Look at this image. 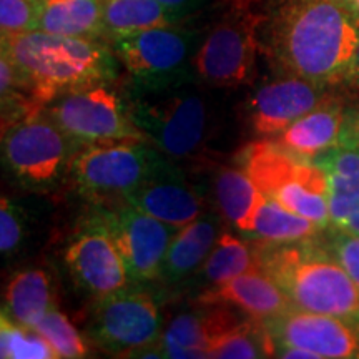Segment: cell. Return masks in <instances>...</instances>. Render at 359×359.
<instances>
[{
	"label": "cell",
	"instance_id": "obj_1",
	"mask_svg": "<svg viewBox=\"0 0 359 359\" xmlns=\"http://www.w3.org/2000/svg\"><path fill=\"white\" fill-rule=\"evenodd\" d=\"M259 52L281 77L341 87L358 40V22L336 0H255Z\"/></svg>",
	"mask_w": 359,
	"mask_h": 359
},
{
	"label": "cell",
	"instance_id": "obj_2",
	"mask_svg": "<svg viewBox=\"0 0 359 359\" xmlns=\"http://www.w3.org/2000/svg\"><path fill=\"white\" fill-rule=\"evenodd\" d=\"M0 48L20 72L37 111L58 97L118 77L120 62L105 40L29 30L0 35Z\"/></svg>",
	"mask_w": 359,
	"mask_h": 359
},
{
	"label": "cell",
	"instance_id": "obj_3",
	"mask_svg": "<svg viewBox=\"0 0 359 359\" xmlns=\"http://www.w3.org/2000/svg\"><path fill=\"white\" fill-rule=\"evenodd\" d=\"M257 264L280 286L293 308L359 323V290L325 243L257 241Z\"/></svg>",
	"mask_w": 359,
	"mask_h": 359
},
{
	"label": "cell",
	"instance_id": "obj_4",
	"mask_svg": "<svg viewBox=\"0 0 359 359\" xmlns=\"http://www.w3.org/2000/svg\"><path fill=\"white\" fill-rule=\"evenodd\" d=\"M130 115L148 143L175 163L198 161L218 132V114L196 80L155 92H133Z\"/></svg>",
	"mask_w": 359,
	"mask_h": 359
},
{
	"label": "cell",
	"instance_id": "obj_5",
	"mask_svg": "<svg viewBox=\"0 0 359 359\" xmlns=\"http://www.w3.org/2000/svg\"><path fill=\"white\" fill-rule=\"evenodd\" d=\"M224 11L200 35L191 57L193 79L206 88H238L258 75L262 15L255 0H223Z\"/></svg>",
	"mask_w": 359,
	"mask_h": 359
},
{
	"label": "cell",
	"instance_id": "obj_6",
	"mask_svg": "<svg viewBox=\"0 0 359 359\" xmlns=\"http://www.w3.org/2000/svg\"><path fill=\"white\" fill-rule=\"evenodd\" d=\"M201 32L185 24L158 27L111 42L133 92H155L191 82V57Z\"/></svg>",
	"mask_w": 359,
	"mask_h": 359
},
{
	"label": "cell",
	"instance_id": "obj_7",
	"mask_svg": "<svg viewBox=\"0 0 359 359\" xmlns=\"http://www.w3.org/2000/svg\"><path fill=\"white\" fill-rule=\"evenodd\" d=\"M79 145L45 110L20 118L4 133V167L22 187L47 191L69 177Z\"/></svg>",
	"mask_w": 359,
	"mask_h": 359
},
{
	"label": "cell",
	"instance_id": "obj_8",
	"mask_svg": "<svg viewBox=\"0 0 359 359\" xmlns=\"http://www.w3.org/2000/svg\"><path fill=\"white\" fill-rule=\"evenodd\" d=\"M158 150L147 142L80 147L74 155L69 178L85 198L115 208L142 185Z\"/></svg>",
	"mask_w": 359,
	"mask_h": 359
},
{
	"label": "cell",
	"instance_id": "obj_9",
	"mask_svg": "<svg viewBox=\"0 0 359 359\" xmlns=\"http://www.w3.org/2000/svg\"><path fill=\"white\" fill-rule=\"evenodd\" d=\"M100 83L55 98L45 111L79 147L147 142L130 115L128 100Z\"/></svg>",
	"mask_w": 359,
	"mask_h": 359
},
{
	"label": "cell",
	"instance_id": "obj_10",
	"mask_svg": "<svg viewBox=\"0 0 359 359\" xmlns=\"http://www.w3.org/2000/svg\"><path fill=\"white\" fill-rule=\"evenodd\" d=\"M93 341L105 351L163 358L160 349L161 313L150 293L123 288L100 298L92 323Z\"/></svg>",
	"mask_w": 359,
	"mask_h": 359
},
{
	"label": "cell",
	"instance_id": "obj_11",
	"mask_svg": "<svg viewBox=\"0 0 359 359\" xmlns=\"http://www.w3.org/2000/svg\"><path fill=\"white\" fill-rule=\"evenodd\" d=\"M114 236L132 283L154 281L161 275L165 255L178 228L130 205L98 213Z\"/></svg>",
	"mask_w": 359,
	"mask_h": 359
},
{
	"label": "cell",
	"instance_id": "obj_12",
	"mask_svg": "<svg viewBox=\"0 0 359 359\" xmlns=\"http://www.w3.org/2000/svg\"><path fill=\"white\" fill-rule=\"evenodd\" d=\"M333 88L298 77H281L262 85L245 102L246 128L257 140L275 138L308 111L334 98Z\"/></svg>",
	"mask_w": 359,
	"mask_h": 359
},
{
	"label": "cell",
	"instance_id": "obj_13",
	"mask_svg": "<svg viewBox=\"0 0 359 359\" xmlns=\"http://www.w3.org/2000/svg\"><path fill=\"white\" fill-rule=\"evenodd\" d=\"M65 263L77 286L98 299L132 283L114 236L100 215L90 218L74 236L65 250Z\"/></svg>",
	"mask_w": 359,
	"mask_h": 359
},
{
	"label": "cell",
	"instance_id": "obj_14",
	"mask_svg": "<svg viewBox=\"0 0 359 359\" xmlns=\"http://www.w3.org/2000/svg\"><path fill=\"white\" fill-rule=\"evenodd\" d=\"M273 343L306 349L318 359H359V323L291 308L264 320Z\"/></svg>",
	"mask_w": 359,
	"mask_h": 359
},
{
	"label": "cell",
	"instance_id": "obj_15",
	"mask_svg": "<svg viewBox=\"0 0 359 359\" xmlns=\"http://www.w3.org/2000/svg\"><path fill=\"white\" fill-rule=\"evenodd\" d=\"M127 205L180 228L203 213L205 201L183 170L158 151L142 185L127 198Z\"/></svg>",
	"mask_w": 359,
	"mask_h": 359
},
{
	"label": "cell",
	"instance_id": "obj_16",
	"mask_svg": "<svg viewBox=\"0 0 359 359\" xmlns=\"http://www.w3.org/2000/svg\"><path fill=\"white\" fill-rule=\"evenodd\" d=\"M201 309L180 313L160 336L163 358L198 359L208 358L215 341L241 325L240 314L226 304H201Z\"/></svg>",
	"mask_w": 359,
	"mask_h": 359
},
{
	"label": "cell",
	"instance_id": "obj_17",
	"mask_svg": "<svg viewBox=\"0 0 359 359\" xmlns=\"http://www.w3.org/2000/svg\"><path fill=\"white\" fill-rule=\"evenodd\" d=\"M200 304H226L255 320H269L290 311L293 304L280 286L259 268L241 273L198 296Z\"/></svg>",
	"mask_w": 359,
	"mask_h": 359
},
{
	"label": "cell",
	"instance_id": "obj_18",
	"mask_svg": "<svg viewBox=\"0 0 359 359\" xmlns=\"http://www.w3.org/2000/svg\"><path fill=\"white\" fill-rule=\"evenodd\" d=\"M344 107L338 97L308 111L285 128L275 138L278 145L303 160L313 161L327 150L339 145L344 125Z\"/></svg>",
	"mask_w": 359,
	"mask_h": 359
},
{
	"label": "cell",
	"instance_id": "obj_19",
	"mask_svg": "<svg viewBox=\"0 0 359 359\" xmlns=\"http://www.w3.org/2000/svg\"><path fill=\"white\" fill-rule=\"evenodd\" d=\"M219 222L212 213H201L180 226L165 255L160 278L165 283H180L203 266L219 235Z\"/></svg>",
	"mask_w": 359,
	"mask_h": 359
},
{
	"label": "cell",
	"instance_id": "obj_20",
	"mask_svg": "<svg viewBox=\"0 0 359 359\" xmlns=\"http://www.w3.org/2000/svg\"><path fill=\"white\" fill-rule=\"evenodd\" d=\"M35 30L65 37L105 40L103 0H39Z\"/></svg>",
	"mask_w": 359,
	"mask_h": 359
},
{
	"label": "cell",
	"instance_id": "obj_21",
	"mask_svg": "<svg viewBox=\"0 0 359 359\" xmlns=\"http://www.w3.org/2000/svg\"><path fill=\"white\" fill-rule=\"evenodd\" d=\"M219 213L240 231L248 233L259 205L266 196L241 167H219L213 180Z\"/></svg>",
	"mask_w": 359,
	"mask_h": 359
},
{
	"label": "cell",
	"instance_id": "obj_22",
	"mask_svg": "<svg viewBox=\"0 0 359 359\" xmlns=\"http://www.w3.org/2000/svg\"><path fill=\"white\" fill-rule=\"evenodd\" d=\"M7 308L19 326L34 327L55 308L52 278L45 269H22L11 278L6 291Z\"/></svg>",
	"mask_w": 359,
	"mask_h": 359
},
{
	"label": "cell",
	"instance_id": "obj_23",
	"mask_svg": "<svg viewBox=\"0 0 359 359\" xmlns=\"http://www.w3.org/2000/svg\"><path fill=\"white\" fill-rule=\"evenodd\" d=\"M185 24L158 0H103V30L109 43L125 35Z\"/></svg>",
	"mask_w": 359,
	"mask_h": 359
},
{
	"label": "cell",
	"instance_id": "obj_24",
	"mask_svg": "<svg viewBox=\"0 0 359 359\" xmlns=\"http://www.w3.org/2000/svg\"><path fill=\"white\" fill-rule=\"evenodd\" d=\"M323 230L325 226L290 212L266 196L259 205L248 233L266 241H299L318 238Z\"/></svg>",
	"mask_w": 359,
	"mask_h": 359
},
{
	"label": "cell",
	"instance_id": "obj_25",
	"mask_svg": "<svg viewBox=\"0 0 359 359\" xmlns=\"http://www.w3.org/2000/svg\"><path fill=\"white\" fill-rule=\"evenodd\" d=\"M253 268H258L253 245L224 231L218 235L201 273L210 286H217Z\"/></svg>",
	"mask_w": 359,
	"mask_h": 359
},
{
	"label": "cell",
	"instance_id": "obj_26",
	"mask_svg": "<svg viewBox=\"0 0 359 359\" xmlns=\"http://www.w3.org/2000/svg\"><path fill=\"white\" fill-rule=\"evenodd\" d=\"M275 356V343L264 321L248 318L215 341L208 349V358L255 359Z\"/></svg>",
	"mask_w": 359,
	"mask_h": 359
},
{
	"label": "cell",
	"instance_id": "obj_27",
	"mask_svg": "<svg viewBox=\"0 0 359 359\" xmlns=\"http://www.w3.org/2000/svg\"><path fill=\"white\" fill-rule=\"evenodd\" d=\"M35 111L20 72L0 48V130L11 128L20 118Z\"/></svg>",
	"mask_w": 359,
	"mask_h": 359
},
{
	"label": "cell",
	"instance_id": "obj_28",
	"mask_svg": "<svg viewBox=\"0 0 359 359\" xmlns=\"http://www.w3.org/2000/svg\"><path fill=\"white\" fill-rule=\"evenodd\" d=\"M271 198L285 206L286 210H290V212L311 219V222L321 224V226L326 228L331 223L327 193L314 190L313 187L306 185L304 182H299V180L286 183Z\"/></svg>",
	"mask_w": 359,
	"mask_h": 359
},
{
	"label": "cell",
	"instance_id": "obj_29",
	"mask_svg": "<svg viewBox=\"0 0 359 359\" xmlns=\"http://www.w3.org/2000/svg\"><path fill=\"white\" fill-rule=\"evenodd\" d=\"M34 330L48 341V344L53 348L58 358L79 359L88 354L87 344H85V339L77 331V327L64 313H60L55 308L45 314L42 320L34 326Z\"/></svg>",
	"mask_w": 359,
	"mask_h": 359
},
{
	"label": "cell",
	"instance_id": "obj_30",
	"mask_svg": "<svg viewBox=\"0 0 359 359\" xmlns=\"http://www.w3.org/2000/svg\"><path fill=\"white\" fill-rule=\"evenodd\" d=\"M39 0H0V35L37 29Z\"/></svg>",
	"mask_w": 359,
	"mask_h": 359
},
{
	"label": "cell",
	"instance_id": "obj_31",
	"mask_svg": "<svg viewBox=\"0 0 359 359\" xmlns=\"http://www.w3.org/2000/svg\"><path fill=\"white\" fill-rule=\"evenodd\" d=\"M8 358L12 359H55L53 348L34 327L13 326L8 331Z\"/></svg>",
	"mask_w": 359,
	"mask_h": 359
},
{
	"label": "cell",
	"instance_id": "obj_32",
	"mask_svg": "<svg viewBox=\"0 0 359 359\" xmlns=\"http://www.w3.org/2000/svg\"><path fill=\"white\" fill-rule=\"evenodd\" d=\"M25 236L24 218L20 210L0 195V253H13L20 248Z\"/></svg>",
	"mask_w": 359,
	"mask_h": 359
},
{
	"label": "cell",
	"instance_id": "obj_33",
	"mask_svg": "<svg viewBox=\"0 0 359 359\" xmlns=\"http://www.w3.org/2000/svg\"><path fill=\"white\" fill-rule=\"evenodd\" d=\"M325 245L341 266L346 269L349 278L359 290V235L334 228L333 235H327Z\"/></svg>",
	"mask_w": 359,
	"mask_h": 359
},
{
	"label": "cell",
	"instance_id": "obj_34",
	"mask_svg": "<svg viewBox=\"0 0 359 359\" xmlns=\"http://www.w3.org/2000/svg\"><path fill=\"white\" fill-rule=\"evenodd\" d=\"M339 145L359 148V105L344 110V125Z\"/></svg>",
	"mask_w": 359,
	"mask_h": 359
},
{
	"label": "cell",
	"instance_id": "obj_35",
	"mask_svg": "<svg viewBox=\"0 0 359 359\" xmlns=\"http://www.w3.org/2000/svg\"><path fill=\"white\" fill-rule=\"evenodd\" d=\"M168 11H172L182 22H187L196 15L208 0H158Z\"/></svg>",
	"mask_w": 359,
	"mask_h": 359
},
{
	"label": "cell",
	"instance_id": "obj_36",
	"mask_svg": "<svg viewBox=\"0 0 359 359\" xmlns=\"http://www.w3.org/2000/svg\"><path fill=\"white\" fill-rule=\"evenodd\" d=\"M343 87L351 88L359 95V24H358V40L356 47H354V53L351 57V62H349L346 77L343 80Z\"/></svg>",
	"mask_w": 359,
	"mask_h": 359
},
{
	"label": "cell",
	"instance_id": "obj_37",
	"mask_svg": "<svg viewBox=\"0 0 359 359\" xmlns=\"http://www.w3.org/2000/svg\"><path fill=\"white\" fill-rule=\"evenodd\" d=\"M336 2L359 24V0H336Z\"/></svg>",
	"mask_w": 359,
	"mask_h": 359
},
{
	"label": "cell",
	"instance_id": "obj_38",
	"mask_svg": "<svg viewBox=\"0 0 359 359\" xmlns=\"http://www.w3.org/2000/svg\"><path fill=\"white\" fill-rule=\"evenodd\" d=\"M336 230L348 231V233H354V235H359V212L356 215H353L351 218H348L346 222L341 224L339 228H336Z\"/></svg>",
	"mask_w": 359,
	"mask_h": 359
},
{
	"label": "cell",
	"instance_id": "obj_39",
	"mask_svg": "<svg viewBox=\"0 0 359 359\" xmlns=\"http://www.w3.org/2000/svg\"><path fill=\"white\" fill-rule=\"evenodd\" d=\"M11 330L0 333V358H8V331Z\"/></svg>",
	"mask_w": 359,
	"mask_h": 359
},
{
	"label": "cell",
	"instance_id": "obj_40",
	"mask_svg": "<svg viewBox=\"0 0 359 359\" xmlns=\"http://www.w3.org/2000/svg\"><path fill=\"white\" fill-rule=\"evenodd\" d=\"M11 327H13L12 323L8 321L7 318L4 316L2 313H0V333H2V331H7V330H11Z\"/></svg>",
	"mask_w": 359,
	"mask_h": 359
}]
</instances>
